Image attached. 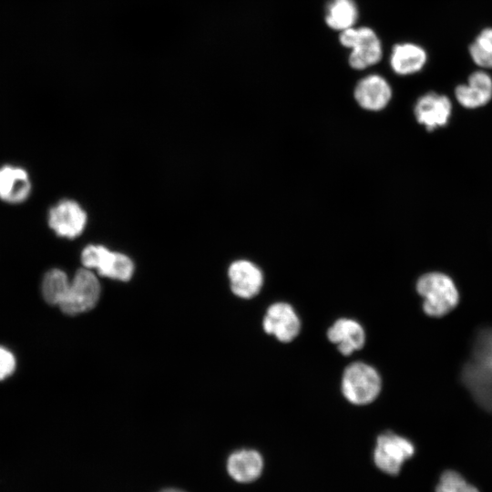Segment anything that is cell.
<instances>
[{"label": "cell", "mask_w": 492, "mask_h": 492, "mask_svg": "<svg viewBox=\"0 0 492 492\" xmlns=\"http://www.w3.org/2000/svg\"><path fill=\"white\" fill-rule=\"evenodd\" d=\"M416 291L424 298L423 309L433 317H441L452 311L459 296L454 282L446 274L428 272L416 282Z\"/></svg>", "instance_id": "obj_3"}, {"label": "cell", "mask_w": 492, "mask_h": 492, "mask_svg": "<svg viewBox=\"0 0 492 492\" xmlns=\"http://www.w3.org/2000/svg\"><path fill=\"white\" fill-rule=\"evenodd\" d=\"M341 44L351 48L349 65L354 69L363 70L378 63L383 55L380 39L375 32L367 26L350 27L341 32Z\"/></svg>", "instance_id": "obj_4"}, {"label": "cell", "mask_w": 492, "mask_h": 492, "mask_svg": "<svg viewBox=\"0 0 492 492\" xmlns=\"http://www.w3.org/2000/svg\"><path fill=\"white\" fill-rule=\"evenodd\" d=\"M473 62L481 68H492V27L482 29L469 45Z\"/></svg>", "instance_id": "obj_19"}, {"label": "cell", "mask_w": 492, "mask_h": 492, "mask_svg": "<svg viewBox=\"0 0 492 492\" xmlns=\"http://www.w3.org/2000/svg\"><path fill=\"white\" fill-rule=\"evenodd\" d=\"M70 287L67 274L59 269L48 271L42 282V294L46 302L59 305Z\"/></svg>", "instance_id": "obj_18"}, {"label": "cell", "mask_w": 492, "mask_h": 492, "mask_svg": "<svg viewBox=\"0 0 492 492\" xmlns=\"http://www.w3.org/2000/svg\"><path fill=\"white\" fill-rule=\"evenodd\" d=\"M458 103L466 108L485 106L492 98V77L485 70L471 73L466 84L455 89Z\"/></svg>", "instance_id": "obj_13"}, {"label": "cell", "mask_w": 492, "mask_h": 492, "mask_svg": "<svg viewBox=\"0 0 492 492\" xmlns=\"http://www.w3.org/2000/svg\"><path fill=\"white\" fill-rule=\"evenodd\" d=\"M382 389V378L377 370L364 362H354L344 369L341 391L344 398L355 405L374 402Z\"/></svg>", "instance_id": "obj_2"}, {"label": "cell", "mask_w": 492, "mask_h": 492, "mask_svg": "<svg viewBox=\"0 0 492 492\" xmlns=\"http://www.w3.org/2000/svg\"><path fill=\"white\" fill-rule=\"evenodd\" d=\"M133 272L134 264L131 259L124 253L113 251L101 275L126 282L131 278Z\"/></svg>", "instance_id": "obj_20"}, {"label": "cell", "mask_w": 492, "mask_h": 492, "mask_svg": "<svg viewBox=\"0 0 492 492\" xmlns=\"http://www.w3.org/2000/svg\"><path fill=\"white\" fill-rule=\"evenodd\" d=\"M47 220L49 227L56 235L74 239L83 232L87 217L79 203L66 199L49 210Z\"/></svg>", "instance_id": "obj_8"}, {"label": "cell", "mask_w": 492, "mask_h": 492, "mask_svg": "<svg viewBox=\"0 0 492 492\" xmlns=\"http://www.w3.org/2000/svg\"><path fill=\"white\" fill-rule=\"evenodd\" d=\"M411 441L393 432L381 434L376 439L374 460L376 466L389 475H397L405 460L413 456Z\"/></svg>", "instance_id": "obj_6"}, {"label": "cell", "mask_w": 492, "mask_h": 492, "mask_svg": "<svg viewBox=\"0 0 492 492\" xmlns=\"http://www.w3.org/2000/svg\"><path fill=\"white\" fill-rule=\"evenodd\" d=\"M461 379L474 400L492 412V328H483L475 336L470 356Z\"/></svg>", "instance_id": "obj_1"}, {"label": "cell", "mask_w": 492, "mask_h": 492, "mask_svg": "<svg viewBox=\"0 0 492 492\" xmlns=\"http://www.w3.org/2000/svg\"><path fill=\"white\" fill-rule=\"evenodd\" d=\"M414 111L419 124L424 125L427 130H434L448 122L452 104L446 96L428 92L418 98Z\"/></svg>", "instance_id": "obj_10"}, {"label": "cell", "mask_w": 492, "mask_h": 492, "mask_svg": "<svg viewBox=\"0 0 492 492\" xmlns=\"http://www.w3.org/2000/svg\"><path fill=\"white\" fill-rule=\"evenodd\" d=\"M358 17L357 6L354 0H330L325 13L327 26L338 31L353 27Z\"/></svg>", "instance_id": "obj_17"}, {"label": "cell", "mask_w": 492, "mask_h": 492, "mask_svg": "<svg viewBox=\"0 0 492 492\" xmlns=\"http://www.w3.org/2000/svg\"><path fill=\"white\" fill-rule=\"evenodd\" d=\"M427 52L415 43H399L394 46L390 56L393 71L400 76H408L421 71L427 62Z\"/></svg>", "instance_id": "obj_15"}, {"label": "cell", "mask_w": 492, "mask_h": 492, "mask_svg": "<svg viewBox=\"0 0 492 492\" xmlns=\"http://www.w3.org/2000/svg\"><path fill=\"white\" fill-rule=\"evenodd\" d=\"M32 184L28 173L21 167H0V199L10 204L24 202L30 195Z\"/></svg>", "instance_id": "obj_14"}, {"label": "cell", "mask_w": 492, "mask_h": 492, "mask_svg": "<svg viewBox=\"0 0 492 492\" xmlns=\"http://www.w3.org/2000/svg\"><path fill=\"white\" fill-rule=\"evenodd\" d=\"M392 97L389 83L380 75L372 74L362 78L354 88V98L366 110L384 108Z\"/></svg>", "instance_id": "obj_11"}, {"label": "cell", "mask_w": 492, "mask_h": 492, "mask_svg": "<svg viewBox=\"0 0 492 492\" xmlns=\"http://www.w3.org/2000/svg\"><path fill=\"white\" fill-rule=\"evenodd\" d=\"M160 492H183V491L179 490V489H174V488H169V489L162 490Z\"/></svg>", "instance_id": "obj_24"}, {"label": "cell", "mask_w": 492, "mask_h": 492, "mask_svg": "<svg viewBox=\"0 0 492 492\" xmlns=\"http://www.w3.org/2000/svg\"><path fill=\"white\" fill-rule=\"evenodd\" d=\"M328 340L344 356L361 350L365 343V332L360 323L350 318L336 320L327 330Z\"/></svg>", "instance_id": "obj_12"}, {"label": "cell", "mask_w": 492, "mask_h": 492, "mask_svg": "<svg viewBox=\"0 0 492 492\" xmlns=\"http://www.w3.org/2000/svg\"><path fill=\"white\" fill-rule=\"evenodd\" d=\"M263 460L259 452L241 449L232 453L227 463L230 476L238 482H251L259 477Z\"/></svg>", "instance_id": "obj_16"}, {"label": "cell", "mask_w": 492, "mask_h": 492, "mask_svg": "<svg viewBox=\"0 0 492 492\" xmlns=\"http://www.w3.org/2000/svg\"><path fill=\"white\" fill-rule=\"evenodd\" d=\"M436 492H479L478 489L467 483L457 472L445 471L436 487Z\"/></svg>", "instance_id": "obj_22"}, {"label": "cell", "mask_w": 492, "mask_h": 492, "mask_svg": "<svg viewBox=\"0 0 492 492\" xmlns=\"http://www.w3.org/2000/svg\"><path fill=\"white\" fill-rule=\"evenodd\" d=\"M232 292L242 299H251L261 290L264 276L261 270L252 261L237 260L228 270Z\"/></svg>", "instance_id": "obj_9"}, {"label": "cell", "mask_w": 492, "mask_h": 492, "mask_svg": "<svg viewBox=\"0 0 492 492\" xmlns=\"http://www.w3.org/2000/svg\"><path fill=\"white\" fill-rule=\"evenodd\" d=\"M112 251L105 246L90 244L85 247L81 253V261L87 269H96L100 274L106 268Z\"/></svg>", "instance_id": "obj_21"}, {"label": "cell", "mask_w": 492, "mask_h": 492, "mask_svg": "<svg viewBox=\"0 0 492 492\" xmlns=\"http://www.w3.org/2000/svg\"><path fill=\"white\" fill-rule=\"evenodd\" d=\"M100 285L91 270L79 269L70 282L69 290L58 305L67 314H78L91 310L97 302Z\"/></svg>", "instance_id": "obj_5"}, {"label": "cell", "mask_w": 492, "mask_h": 492, "mask_svg": "<svg viewBox=\"0 0 492 492\" xmlns=\"http://www.w3.org/2000/svg\"><path fill=\"white\" fill-rule=\"evenodd\" d=\"M262 328L281 343H290L300 333L302 323L294 308L284 302L271 304L263 316Z\"/></svg>", "instance_id": "obj_7"}, {"label": "cell", "mask_w": 492, "mask_h": 492, "mask_svg": "<svg viewBox=\"0 0 492 492\" xmlns=\"http://www.w3.org/2000/svg\"><path fill=\"white\" fill-rule=\"evenodd\" d=\"M15 369V358L6 348L0 346V380L10 376Z\"/></svg>", "instance_id": "obj_23"}]
</instances>
